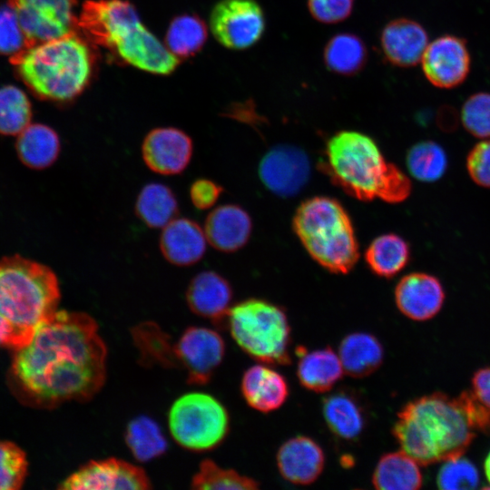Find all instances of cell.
<instances>
[{"label":"cell","instance_id":"6da1fadb","mask_svg":"<svg viewBox=\"0 0 490 490\" xmlns=\"http://www.w3.org/2000/svg\"><path fill=\"white\" fill-rule=\"evenodd\" d=\"M106 358V346L91 316L57 310L27 344L15 349L11 378L34 406L87 401L104 384Z\"/></svg>","mask_w":490,"mask_h":490},{"label":"cell","instance_id":"7a4b0ae2","mask_svg":"<svg viewBox=\"0 0 490 490\" xmlns=\"http://www.w3.org/2000/svg\"><path fill=\"white\" fill-rule=\"evenodd\" d=\"M392 432L402 451L427 466L461 456L477 432H490V409L472 391L437 392L407 403Z\"/></svg>","mask_w":490,"mask_h":490},{"label":"cell","instance_id":"3957f363","mask_svg":"<svg viewBox=\"0 0 490 490\" xmlns=\"http://www.w3.org/2000/svg\"><path fill=\"white\" fill-rule=\"evenodd\" d=\"M322 170L344 191L360 201H405L411 192L407 176L387 162L375 141L360 132L341 131L327 142Z\"/></svg>","mask_w":490,"mask_h":490},{"label":"cell","instance_id":"277c9868","mask_svg":"<svg viewBox=\"0 0 490 490\" xmlns=\"http://www.w3.org/2000/svg\"><path fill=\"white\" fill-rule=\"evenodd\" d=\"M60 289L47 266L18 255L0 260V318L7 329L6 345L27 344L35 330L56 311Z\"/></svg>","mask_w":490,"mask_h":490},{"label":"cell","instance_id":"5b68a950","mask_svg":"<svg viewBox=\"0 0 490 490\" xmlns=\"http://www.w3.org/2000/svg\"><path fill=\"white\" fill-rule=\"evenodd\" d=\"M18 78L38 98L64 103L89 83L93 65L87 44L71 33L10 57Z\"/></svg>","mask_w":490,"mask_h":490},{"label":"cell","instance_id":"8992f818","mask_svg":"<svg viewBox=\"0 0 490 490\" xmlns=\"http://www.w3.org/2000/svg\"><path fill=\"white\" fill-rule=\"evenodd\" d=\"M293 229L310 257L330 272L346 274L356 265L359 253L354 228L335 199L304 201L295 212Z\"/></svg>","mask_w":490,"mask_h":490},{"label":"cell","instance_id":"52a82bcc","mask_svg":"<svg viewBox=\"0 0 490 490\" xmlns=\"http://www.w3.org/2000/svg\"><path fill=\"white\" fill-rule=\"evenodd\" d=\"M132 338L143 364L179 368L193 385L206 384L225 353L220 334L202 327H190L178 340L172 341L155 324L144 323L133 328Z\"/></svg>","mask_w":490,"mask_h":490},{"label":"cell","instance_id":"ba28073f","mask_svg":"<svg viewBox=\"0 0 490 490\" xmlns=\"http://www.w3.org/2000/svg\"><path fill=\"white\" fill-rule=\"evenodd\" d=\"M230 335L249 356L270 365L290 362V327L285 311L260 299L242 300L230 308Z\"/></svg>","mask_w":490,"mask_h":490},{"label":"cell","instance_id":"9c48e42d","mask_svg":"<svg viewBox=\"0 0 490 490\" xmlns=\"http://www.w3.org/2000/svg\"><path fill=\"white\" fill-rule=\"evenodd\" d=\"M76 25L95 44L107 48L129 64L148 44L152 33L142 23L127 0H87Z\"/></svg>","mask_w":490,"mask_h":490},{"label":"cell","instance_id":"30bf717a","mask_svg":"<svg viewBox=\"0 0 490 490\" xmlns=\"http://www.w3.org/2000/svg\"><path fill=\"white\" fill-rule=\"evenodd\" d=\"M168 426L181 446L205 451L219 446L230 427L229 414L214 397L191 392L178 397L168 414Z\"/></svg>","mask_w":490,"mask_h":490},{"label":"cell","instance_id":"8fae6325","mask_svg":"<svg viewBox=\"0 0 490 490\" xmlns=\"http://www.w3.org/2000/svg\"><path fill=\"white\" fill-rule=\"evenodd\" d=\"M210 27L224 47L244 50L260 40L266 19L256 0H220L211 10Z\"/></svg>","mask_w":490,"mask_h":490},{"label":"cell","instance_id":"7c38bea8","mask_svg":"<svg viewBox=\"0 0 490 490\" xmlns=\"http://www.w3.org/2000/svg\"><path fill=\"white\" fill-rule=\"evenodd\" d=\"M74 0H8L28 47L73 33Z\"/></svg>","mask_w":490,"mask_h":490},{"label":"cell","instance_id":"4fadbf2b","mask_svg":"<svg viewBox=\"0 0 490 490\" xmlns=\"http://www.w3.org/2000/svg\"><path fill=\"white\" fill-rule=\"evenodd\" d=\"M63 490H146L151 481L140 466L110 457L92 460L66 477Z\"/></svg>","mask_w":490,"mask_h":490},{"label":"cell","instance_id":"5bb4252c","mask_svg":"<svg viewBox=\"0 0 490 490\" xmlns=\"http://www.w3.org/2000/svg\"><path fill=\"white\" fill-rule=\"evenodd\" d=\"M431 84L450 89L461 84L470 70V54L464 39L446 34L428 44L420 61Z\"/></svg>","mask_w":490,"mask_h":490},{"label":"cell","instance_id":"9a60e30c","mask_svg":"<svg viewBox=\"0 0 490 490\" xmlns=\"http://www.w3.org/2000/svg\"><path fill=\"white\" fill-rule=\"evenodd\" d=\"M309 174L308 155L291 145L270 149L259 165V176L264 186L281 197L297 194L308 182Z\"/></svg>","mask_w":490,"mask_h":490},{"label":"cell","instance_id":"2e32d148","mask_svg":"<svg viewBox=\"0 0 490 490\" xmlns=\"http://www.w3.org/2000/svg\"><path fill=\"white\" fill-rule=\"evenodd\" d=\"M192 152L191 137L174 127L152 129L142 145L143 162L151 171L162 175L182 172L190 163Z\"/></svg>","mask_w":490,"mask_h":490},{"label":"cell","instance_id":"e0dca14e","mask_svg":"<svg viewBox=\"0 0 490 490\" xmlns=\"http://www.w3.org/2000/svg\"><path fill=\"white\" fill-rule=\"evenodd\" d=\"M231 299L230 283L215 271L198 273L186 290V302L190 309L220 327L227 324Z\"/></svg>","mask_w":490,"mask_h":490},{"label":"cell","instance_id":"ac0fdd59","mask_svg":"<svg viewBox=\"0 0 490 490\" xmlns=\"http://www.w3.org/2000/svg\"><path fill=\"white\" fill-rule=\"evenodd\" d=\"M395 299L402 314L413 320L423 321L438 313L444 303L445 292L436 277L415 272L398 281Z\"/></svg>","mask_w":490,"mask_h":490},{"label":"cell","instance_id":"d6986e66","mask_svg":"<svg viewBox=\"0 0 490 490\" xmlns=\"http://www.w3.org/2000/svg\"><path fill=\"white\" fill-rule=\"evenodd\" d=\"M428 44V35L417 22L397 18L388 22L380 34V46L387 61L397 67L417 64Z\"/></svg>","mask_w":490,"mask_h":490},{"label":"cell","instance_id":"ffe728a7","mask_svg":"<svg viewBox=\"0 0 490 490\" xmlns=\"http://www.w3.org/2000/svg\"><path fill=\"white\" fill-rule=\"evenodd\" d=\"M276 460L283 478L294 485H306L316 481L322 473L325 455L312 438L297 436L280 446Z\"/></svg>","mask_w":490,"mask_h":490},{"label":"cell","instance_id":"44dd1931","mask_svg":"<svg viewBox=\"0 0 490 490\" xmlns=\"http://www.w3.org/2000/svg\"><path fill=\"white\" fill-rule=\"evenodd\" d=\"M204 230L188 218H175L162 228L159 246L164 259L179 267L191 266L206 251Z\"/></svg>","mask_w":490,"mask_h":490},{"label":"cell","instance_id":"7402d4cb","mask_svg":"<svg viewBox=\"0 0 490 490\" xmlns=\"http://www.w3.org/2000/svg\"><path fill=\"white\" fill-rule=\"evenodd\" d=\"M207 241L222 252H233L249 240L252 221L246 211L238 205L224 204L212 210L204 223Z\"/></svg>","mask_w":490,"mask_h":490},{"label":"cell","instance_id":"603a6c76","mask_svg":"<svg viewBox=\"0 0 490 490\" xmlns=\"http://www.w3.org/2000/svg\"><path fill=\"white\" fill-rule=\"evenodd\" d=\"M240 389L247 404L263 413L279 408L289 396L285 377L272 368L261 364L245 371Z\"/></svg>","mask_w":490,"mask_h":490},{"label":"cell","instance_id":"cb8c5ba5","mask_svg":"<svg viewBox=\"0 0 490 490\" xmlns=\"http://www.w3.org/2000/svg\"><path fill=\"white\" fill-rule=\"evenodd\" d=\"M297 375L299 383L307 389L324 393L330 390L344 373L339 357L327 347L306 351L299 347Z\"/></svg>","mask_w":490,"mask_h":490},{"label":"cell","instance_id":"d4e9b609","mask_svg":"<svg viewBox=\"0 0 490 490\" xmlns=\"http://www.w3.org/2000/svg\"><path fill=\"white\" fill-rule=\"evenodd\" d=\"M323 416L330 431L344 440L359 437L365 426L364 409L352 393L337 391L323 400Z\"/></svg>","mask_w":490,"mask_h":490},{"label":"cell","instance_id":"484cf974","mask_svg":"<svg viewBox=\"0 0 490 490\" xmlns=\"http://www.w3.org/2000/svg\"><path fill=\"white\" fill-rule=\"evenodd\" d=\"M338 355L346 374L353 377H364L381 366L384 350L375 336L354 332L341 340Z\"/></svg>","mask_w":490,"mask_h":490},{"label":"cell","instance_id":"4316f807","mask_svg":"<svg viewBox=\"0 0 490 490\" xmlns=\"http://www.w3.org/2000/svg\"><path fill=\"white\" fill-rule=\"evenodd\" d=\"M60 140L51 127L29 124L18 134L16 150L24 164L32 169H44L52 165L60 152Z\"/></svg>","mask_w":490,"mask_h":490},{"label":"cell","instance_id":"83f0119b","mask_svg":"<svg viewBox=\"0 0 490 490\" xmlns=\"http://www.w3.org/2000/svg\"><path fill=\"white\" fill-rule=\"evenodd\" d=\"M372 483L380 490H416L422 485V475L418 464L401 450L380 457Z\"/></svg>","mask_w":490,"mask_h":490},{"label":"cell","instance_id":"f1b7e54d","mask_svg":"<svg viewBox=\"0 0 490 490\" xmlns=\"http://www.w3.org/2000/svg\"><path fill=\"white\" fill-rule=\"evenodd\" d=\"M326 68L336 74L352 76L358 74L368 61V49L364 41L352 33L333 35L323 51Z\"/></svg>","mask_w":490,"mask_h":490},{"label":"cell","instance_id":"f546056e","mask_svg":"<svg viewBox=\"0 0 490 490\" xmlns=\"http://www.w3.org/2000/svg\"><path fill=\"white\" fill-rule=\"evenodd\" d=\"M179 205L173 191L165 184H146L137 196L135 213L149 228L162 229L177 218Z\"/></svg>","mask_w":490,"mask_h":490},{"label":"cell","instance_id":"4dcf8cb0","mask_svg":"<svg viewBox=\"0 0 490 490\" xmlns=\"http://www.w3.org/2000/svg\"><path fill=\"white\" fill-rule=\"evenodd\" d=\"M365 259L375 274L391 278L407 266L410 250L403 238L387 233L373 240L366 250Z\"/></svg>","mask_w":490,"mask_h":490},{"label":"cell","instance_id":"1f68e13d","mask_svg":"<svg viewBox=\"0 0 490 490\" xmlns=\"http://www.w3.org/2000/svg\"><path fill=\"white\" fill-rule=\"evenodd\" d=\"M205 23L194 15L183 14L174 17L165 35V45L178 58L197 54L207 40Z\"/></svg>","mask_w":490,"mask_h":490},{"label":"cell","instance_id":"d6a6232c","mask_svg":"<svg viewBox=\"0 0 490 490\" xmlns=\"http://www.w3.org/2000/svg\"><path fill=\"white\" fill-rule=\"evenodd\" d=\"M125 442L134 458L140 462L151 461L162 455L167 441L152 418L139 416L132 419L125 431Z\"/></svg>","mask_w":490,"mask_h":490},{"label":"cell","instance_id":"836d02e7","mask_svg":"<svg viewBox=\"0 0 490 490\" xmlns=\"http://www.w3.org/2000/svg\"><path fill=\"white\" fill-rule=\"evenodd\" d=\"M406 162L411 175L424 182L439 180L447 168L446 152L433 141L414 144L407 153Z\"/></svg>","mask_w":490,"mask_h":490},{"label":"cell","instance_id":"e575fe53","mask_svg":"<svg viewBox=\"0 0 490 490\" xmlns=\"http://www.w3.org/2000/svg\"><path fill=\"white\" fill-rule=\"evenodd\" d=\"M32 107L26 94L18 87H0V133L17 135L31 122Z\"/></svg>","mask_w":490,"mask_h":490},{"label":"cell","instance_id":"d590c367","mask_svg":"<svg viewBox=\"0 0 490 490\" xmlns=\"http://www.w3.org/2000/svg\"><path fill=\"white\" fill-rule=\"evenodd\" d=\"M191 487L197 490H252L259 487V482L205 459L191 479Z\"/></svg>","mask_w":490,"mask_h":490},{"label":"cell","instance_id":"8d00e7d4","mask_svg":"<svg viewBox=\"0 0 490 490\" xmlns=\"http://www.w3.org/2000/svg\"><path fill=\"white\" fill-rule=\"evenodd\" d=\"M25 453L15 444L0 440V490L19 489L27 473Z\"/></svg>","mask_w":490,"mask_h":490},{"label":"cell","instance_id":"74e56055","mask_svg":"<svg viewBox=\"0 0 490 490\" xmlns=\"http://www.w3.org/2000/svg\"><path fill=\"white\" fill-rule=\"evenodd\" d=\"M436 483L440 489H474L479 483L476 467L461 456L445 461Z\"/></svg>","mask_w":490,"mask_h":490},{"label":"cell","instance_id":"f35d334b","mask_svg":"<svg viewBox=\"0 0 490 490\" xmlns=\"http://www.w3.org/2000/svg\"><path fill=\"white\" fill-rule=\"evenodd\" d=\"M461 119L466 130L472 135L490 137V93L471 95L462 107Z\"/></svg>","mask_w":490,"mask_h":490},{"label":"cell","instance_id":"ab89813d","mask_svg":"<svg viewBox=\"0 0 490 490\" xmlns=\"http://www.w3.org/2000/svg\"><path fill=\"white\" fill-rule=\"evenodd\" d=\"M28 48L16 15L8 4L0 5V54L15 56Z\"/></svg>","mask_w":490,"mask_h":490},{"label":"cell","instance_id":"60d3db41","mask_svg":"<svg viewBox=\"0 0 490 490\" xmlns=\"http://www.w3.org/2000/svg\"><path fill=\"white\" fill-rule=\"evenodd\" d=\"M355 0H308L310 15L318 22L331 24L350 16Z\"/></svg>","mask_w":490,"mask_h":490},{"label":"cell","instance_id":"b9f144b4","mask_svg":"<svg viewBox=\"0 0 490 490\" xmlns=\"http://www.w3.org/2000/svg\"><path fill=\"white\" fill-rule=\"evenodd\" d=\"M466 167L476 184L490 188V141L480 142L474 146L468 153Z\"/></svg>","mask_w":490,"mask_h":490},{"label":"cell","instance_id":"7bdbcfd3","mask_svg":"<svg viewBox=\"0 0 490 490\" xmlns=\"http://www.w3.org/2000/svg\"><path fill=\"white\" fill-rule=\"evenodd\" d=\"M221 192V186L209 179H198L190 187L191 201L198 210L212 207Z\"/></svg>","mask_w":490,"mask_h":490},{"label":"cell","instance_id":"ee69618b","mask_svg":"<svg viewBox=\"0 0 490 490\" xmlns=\"http://www.w3.org/2000/svg\"><path fill=\"white\" fill-rule=\"evenodd\" d=\"M472 392L490 409V367L477 370L472 378Z\"/></svg>","mask_w":490,"mask_h":490},{"label":"cell","instance_id":"f6af8a7d","mask_svg":"<svg viewBox=\"0 0 490 490\" xmlns=\"http://www.w3.org/2000/svg\"><path fill=\"white\" fill-rule=\"evenodd\" d=\"M6 341H7V329L5 325V322L0 318V346L1 345L5 346Z\"/></svg>","mask_w":490,"mask_h":490},{"label":"cell","instance_id":"bcb514c9","mask_svg":"<svg viewBox=\"0 0 490 490\" xmlns=\"http://www.w3.org/2000/svg\"><path fill=\"white\" fill-rule=\"evenodd\" d=\"M485 472L488 482L490 483V453L485 462Z\"/></svg>","mask_w":490,"mask_h":490}]
</instances>
